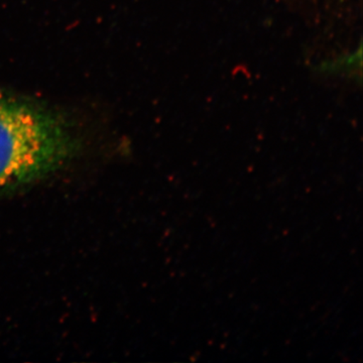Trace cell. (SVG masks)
Returning a JSON list of instances; mask_svg holds the SVG:
<instances>
[{
  "label": "cell",
  "instance_id": "1",
  "mask_svg": "<svg viewBox=\"0 0 363 363\" xmlns=\"http://www.w3.org/2000/svg\"><path fill=\"white\" fill-rule=\"evenodd\" d=\"M75 150L64 119L0 92V193L52 173Z\"/></svg>",
  "mask_w": 363,
  "mask_h": 363
}]
</instances>
